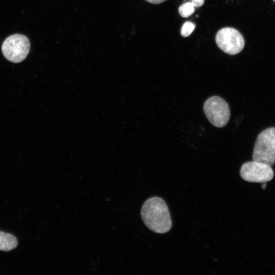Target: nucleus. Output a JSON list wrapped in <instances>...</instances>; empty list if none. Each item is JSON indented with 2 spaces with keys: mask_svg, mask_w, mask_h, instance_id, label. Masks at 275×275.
Masks as SVG:
<instances>
[{
  "mask_svg": "<svg viewBox=\"0 0 275 275\" xmlns=\"http://www.w3.org/2000/svg\"><path fill=\"white\" fill-rule=\"evenodd\" d=\"M141 216L145 225L155 233H167L172 227L168 207L161 198L154 197L147 200L142 207Z\"/></svg>",
  "mask_w": 275,
  "mask_h": 275,
  "instance_id": "obj_1",
  "label": "nucleus"
},
{
  "mask_svg": "<svg viewBox=\"0 0 275 275\" xmlns=\"http://www.w3.org/2000/svg\"><path fill=\"white\" fill-rule=\"evenodd\" d=\"M254 161L270 166L275 163V127H269L258 135L253 153Z\"/></svg>",
  "mask_w": 275,
  "mask_h": 275,
  "instance_id": "obj_2",
  "label": "nucleus"
},
{
  "mask_svg": "<svg viewBox=\"0 0 275 275\" xmlns=\"http://www.w3.org/2000/svg\"><path fill=\"white\" fill-rule=\"evenodd\" d=\"M30 48L28 38L23 35L14 34L9 36L3 43L2 50L4 57L10 62L17 63L27 57Z\"/></svg>",
  "mask_w": 275,
  "mask_h": 275,
  "instance_id": "obj_3",
  "label": "nucleus"
},
{
  "mask_svg": "<svg viewBox=\"0 0 275 275\" xmlns=\"http://www.w3.org/2000/svg\"><path fill=\"white\" fill-rule=\"evenodd\" d=\"M203 110L209 122L217 127L225 126L230 119V111L228 104L217 96H212L206 100Z\"/></svg>",
  "mask_w": 275,
  "mask_h": 275,
  "instance_id": "obj_4",
  "label": "nucleus"
},
{
  "mask_svg": "<svg viewBox=\"0 0 275 275\" xmlns=\"http://www.w3.org/2000/svg\"><path fill=\"white\" fill-rule=\"evenodd\" d=\"M218 47L224 52L235 55L243 49L245 42L242 34L232 28H224L218 31L215 36Z\"/></svg>",
  "mask_w": 275,
  "mask_h": 275,
  "instance_id": "obj_5",
  "label": "nucleus"
},
{
  "mask_svg": "<svg viewBox=\"0 0 275 275\" xmlns=\"http://www.w3.org/2000/svg\"><path fill=\"white\" fill-rule=\"evenodd\" d=\"M240 174L243 180L257 183L269 181L274 176L271 166L254 160L243 163L240 168Z\"/></svg>",
  "mask_w": 275,
  "mask_h": 275,
  "instance_id": "obj_6",
  "label": "nucleus"
},
{
  "mask_svg": "<svg viewBox=\"0 0 275 275\" xmlns=\"http://www.w3.org/2000/svg\"><path fill=\"white\" fill-rule=\"evenodd\" d=\"M18 241L12 234L0 231V251L8 252L16 248Z\"/></svg>",
  "mask_w": 275,
  "mask_h": 275,
  "instance_id": "obj_7",
  "label": "nucleus"
},
{
  "mask_svg": "<svg viewBox=\"0 0 275 275\" xmlns=\"http://www.w3.org/2000/svg\"><path fill=\"white\" fill-rule=\"evenodd\" d=\"M195 11L194 6L191 2H187L183 4L179 8V13L180 15L184 18H187L190 16Z\"/></svg>",
  "mask_w": 275,
  "mask_h": 275,
  "instance_id": "obj_8",
  "label": "nucleus"
},
{
  "mask_svg": "<svg viewBox=\"0 0 275 275\" xmlns=\"http://www.w3.org/2000/svg\"><path fill=\"white\" fill-rule=\"evenodd\" d=\"M195 28V25L191 22L186 21L182 25L181 30V35L186 37L189 36Z\"/></svg>",
  "mask_w": 275,
  "mask_h": 275,
  "instance_id": "obj_9",
  "label": "nucleus"
},
{
  "mask_svg": "<svg viewBox=\"0 0 275 275\" xmlns=\"http://www.w3.org/2000/svg\"><path fill=\"white\" fill-rule=\"evenodd\" d=\"M204 0H192L191 3L194 7H200L204 4Z\"/></svg>",
  "mask_w": 275,
  "mask_h": 275,
  "instance_id": "obj_10",
  "label": "nucleus"
},
{
  "mask_svg": "<svg viewBox=\"0 0 275 275\" xmlns=\"http://www.w3.org/2000/svg\"><path fill=\"white\" fill-rule=\"evenodd\" d=\"M147 2L154 4H158L165 2L167 0H145Z\"/></svg>",
  "mask_w": 275,
  "mask_h": 275,
  "instance_id": "obj_11",
  "label": "nucleus"
},
{
  "mask_svg": "<svg viewBox=\"0 0 275 275\" xmlns=\"http://www.w3.org/2000/svg\"><path fill=\"white\" fill-rule=\"evenodd\" d=\"M266 184L264 183V184L262 186V187L264 189L266 187Z\"/></svg>",
  "mask_w": 275,
  "mask_h": 275,
  "instance_id": "obj_12",
  "label": "nucleus"
},
{
  "mask_svg": "<svg viewBox=\"0 0 275 275\" xmlns=\"http://www.w3.org/2000/svg\"><path fill=\"white\" fill-rule=\"evenodd\" d=\"M273 1L275 2V0H273Z\"/></svg>",
  "mask_w": 275,
  "mask_h": 275,
  "instance_id": "obj_13",
  "label": "nucleus"
}]
</instances>
